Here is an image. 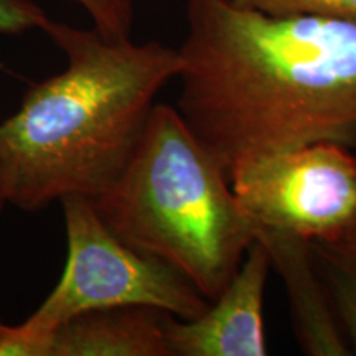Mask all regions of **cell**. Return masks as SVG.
I'll return each mask as SVG.
<instances>
[{
    "mask_svg": "<svg viewBox=\"0 0 356 356\" xmlns=\"http://www.w3.org/2000/svg\"><path fill=\"white\" fill-rule=\"evenodd\" d=\"M178 113L229 172L314 142L356 149V24L186 0Z\"/></svg>",
    "mask_w": 356,
    "mask_h": 356,
    "instance_id": "cell-1",
    "label": "cell"
},
{
    "mask_svg": "<svg viewBox=\"0 0 356 356\" xmlns=\"http://www.w3.org/2000/svg\"><path fill=\"white\" fill-rule=\"evenodd\" d=\"M40 30L63 51L65 70L33 83L0 122V191L32 213L70 195L106 193L184 65L178 48L160 42L109 40L50 17Z\"/></svg>",
    "mask_w": 356,
    "mask_h": 356,
    "instance_id": "cell-2",
    "label": "cell"
},
{
    "mask_svg": "<svg viewBox=\"0 0 356 356\" xmlns=\"http://www.w3.org/2000/svg\"><path fill=\"white\" fill-rule=\"evenodd\" d=\"M91 202L119 238L172 266L208 302L256 241L226 168L170 104L154 106L121 177Z\"/></svg>",
    "mask_w": 356,
    "mask_h": 356,
    "instance_id": "cell-3",
    "label": "cell"
},
{
    "mask_svg": "<svg viewBox=\"0 0 356 356\" xmlns=\"http://www.w3.org/2000/svg\"><path fill=\"white\" fill-rule=\"evenodd\" d=\"M66 233L63 274L24 323L0 333V356H47L51 333L78 315L114 307H150L190 320L210 305L167 262L119 238L86 197L60 200Z\"/></svg>",
    "mask_w": 356,
    "mask_h": 356,
    "instance_id": "cell-4",
    "label": "cell"
},
{
    "mask_svg": "<svg viewBox=\"0 0 356 356\" xmlns=\"http://www.w3.org/2000/svg\"><path fill=\"white\" fill-rule=\"evenodd\" d=\"M229 184L256 228L330 244L356 225V149L314 142L248 160Z\"/></svg>",
    "mask_w": 356,
    "mask_h": 356,
    "instance_id": "cell-5",
    "label": "cell"
},
{
    "mask_svg": "<svg viewBox=\"0 0 356 356\" xmlns=\"http://www.w3.org/2000/svg\"><path fill=\"white\" fill-rule=\"evenodd\" d=\"M270 269L269 252L256 239L207 310L190 320L170 318L172 356H264V299Z\"/></svg>",
    "mask_w": 356,
    "mask_h": 356,
    "instance_id": "cell-6",
    "label": "cell"
},
{
    "mask_svg": "<svg viewBox=\"0 0 356 356\" xmlns=\"http://www.w3.org/2000/svg\"><path fill=\"white\" fill-rule=\"evenodd\" d=\"M256 239L269 252L273 269L286 284L297 340L307 355H353L337 322L327 289L309 243L280 231L256 228Z\"/></svg>",
    "mask_w": 356,
    "mask_h": 356,
    "instance_id": "cell-7",
    "label": "cell"
},
{
    "mask_svg": "<svg viewBox=\"0 0 356 356\" xmlns=\"http://www.w3.org/2000/svg\"><path fill=\"white\" fill-rule=\"evenodd\" d=\"M172 317L136 305L86 312L51 333L47 356H172Z\"/></svg>",
    "mask_w": 356,
    "mask_h": 356,
    "instance_id": "cell-8",
    "label": "cell"
},
{
    "mask_svg": "<svg viewBox=\"0 0 356 356\" xmlns=\"http://www.w3.org/2000/svg\"><path fill=\"white\" fill-rule=\"evenodd\" d=\"M337 322L356 353V267L309 244Z\"/></svg>",
    "mask_w": 356,
    "mask_h": 356,
    "instance_id": "cell-9",
    "label": "cell"
},
{
    "mask_svg": "<svg viewBox=\"0 0 356 356\" xmlns=\"http://www.w3.org/2000/svg\"><path fill=\"white\" fill-rule=\"evenodd\" d=\"M231 2L266 15H310L356 24V0H231Z\"/></svg>",
    "mask_w": 356,
    "mask_h": 356,
    "instance_id": "cell-10",
    "label": "cell"
},
{
    "mask_svg": "<svg viewBox=\"0 0 356 356\" xmlns=\"http://www.w3.org/2000/svg\"><path fill=\"white\" fill-rule=\"evenodd\" d=\"M91 17L92 29L109 40L131 38L134 3L129 0H74Z\"/></svg>",
    "mask_w": 356,
    "mask_h": 356,
    "instance_id": "cell-11",
    "label": "cell"
},
{
    "mask_svg": "<svg viewBox=\"0 0 356 356\" xmlns=\"http://www.w3.org/2000/svg\"><path fill=\"white\" fill-rule=\"evenodd\" d=\"M47 17L35 0H0V35L17 37L40 30Z\"/></svg>",
    "mask_w": 356,
    "mask_h": 356,
    "instance_id": "cell-12",
    "label": "cell"
},
{
    "mask_svg": "<svg viewBox=\"0 0 356 356\" xmlns=\"http://www.w3.org/2000/svg\"><path fill=\"white\" fill-rule=\"evenodd\" d=\"M312 246L322 249V251L328 252V254L340 257V259H343L345 262L356 267V225L346 231L341 238H338L337 241L330 244H312Z\"/></svg>",
    "mask_w": 356,
    "mask_h": 356,
    "instance_id": "cell-13",
    "label": "cell"
},
{
    "mask_svg": "<svg viewBox=\"0 0 356 356\" xmlns=\"http://www.w3.org/2000/svg\"><path fill=\"white\" fill-rule=\"evenodd\" d=\"M0 68H2V63H0ZM6 200H3V195H2V191H0V211L3 210V207H6Z\"/></svg>",
    "mask_w": 356,
    "mask_h": 356,
    "instance_id": "cell-14",
    "label": "cell"
},
{
    "mask_svg": "<svg viewBox=\"0 0 356 356\" xmlns=\"http://www.w3.org/2000/svg\"><path fill=\"white\" fill-rule=\"evenodd\" d=\"M6 328H7V323H3L2 320H0V333H2L3 330H6Z\"/></svg>",
    "mask_w": 356,
    "mask_h": 356,
    "instance_id": "cell-15",
    "label": "cell"
},
{
    "mask_svg": "<svg viewBox=\"0 0 356 356\" xmlns=\"http://www.w3.org/2000/svg\"><path fill=\"white\" fill-rule=\"evenodd\" d=\"M129 2H132V3H134V2H136V0H129Z\"/></svg>",
    "mask_w": 356,
    "mask_h": 356,
    "instance_id": "cell-16",
    "label": "cell"
}]
</instances>
